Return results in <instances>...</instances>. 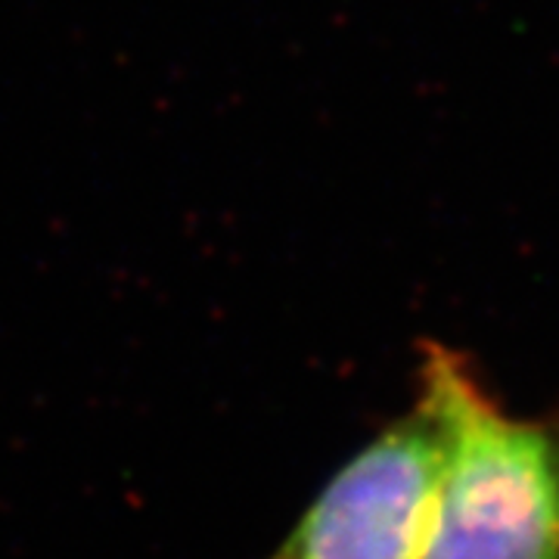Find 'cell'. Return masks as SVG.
Segmentation results:
<instances>
[{
  "label": "cell",
  "instance_id": "6da1fadb",
  "mask_svg": "<svg viewBox=\"0 0 559 559\" xmlns=\"http://www.w3.org/2000/svg\"><path fill=\"white\" fill-rule=\"evenodd\" d=\"M419 380L448 429L419 559H559V414H507L439 342H423Z\"/></svg>",
  "mask_w": 559,
  "mask_h": 559
},
{
  "label": "cell",
  "instance_id": "7a4b0ae2",
  "mask_svg": "<svg viewBox=\"0 0 559 559\" xmlns=\"http://www.w3.org/2000/svg\"><path fill=\"white\" fill-rule=\"evenodd\" d=\"M444 444L441 404L419 380L411 411L342 466L271 559H419Z\"/></svg>",
  "mask_w": 559,
  "mask_h": 559
}]
</instances>
